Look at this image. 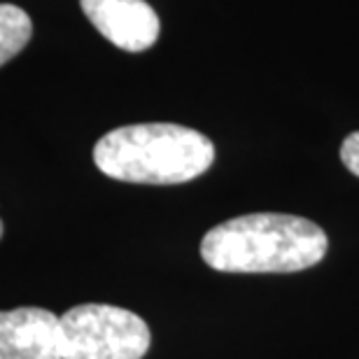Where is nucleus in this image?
<instances>
[{"mask_svg":"<svg viewBox=\"0 0 359 359\" xmlns=\"http://www.w3.org/2000/svg\"><path fill=\"white\" fill-rule=\"evenodd\" d=\"M325 229L297 215L255 212L212 226L201 257L222 273H297L325 259Z\"/></svg>","mask_w":359,"mask_h":359,"instance_id":"1","label":"nucleus"},{"mask_svg":"<svg viewBox=\"0 0 359 359\" xmlns=\"http://www.w3.org/2000/svg\"><path fill=\"white\" fill-rule=\"evenodd\" d=\"M212 161V140L180 124L119 126L93 147L100 173L131 184H182L203 175Z\"/></svg>","mask_w":359,"mask_h":359,"instance_id":"2","label":"nucleus"},{"mask_svg":"<svg viewBox=\"0 0 359 359\" xmlns=\"http://www.w3.org/2000/svg\"><path fill=\"white\" fill-rule=\"evenodd\" d=\"M149 346L147 322L126 308L80 304L61 315V359H142Z\"/></svg>","mask_w":359,"mask_h":359,"instance_id":"3","label":"nucleus"},{"mask_svg":"<svg viewBox=\"0 0 359 359\" xmlns=\"http://www.w3.org/2000/svg\"><path fill=\"white\" fill-rule=\"evenodd\" d=\"M91 26L124 52L140 54L159 40L161 21L147 0H80Z\"/></svg>","mask_w":359,"mask_h":359,"instance_id":"4","label":"nucleus"},{"mask_svg":"<svg viewBox=\"0 0 359 359\" xmlns=\"http://www.w3.org/2000/svg\"><path fill=\"white\" fill-rule=\"evenodd\" d=\"M0 359H61V318L35 306L0 311Z\"/></svg>","mask_w":359,"mask_h":359,"instance_id":"5","label":"nucleus"},{"mask_svg":"<svg viewBox=\"0 0 359 359\" xmlns=\"http://www.w3.org/2000/svg\"><path fill=\"white\" fill-rule=\"evenodd\" d=\"M33 35V21L26 10L12 3H0V66L12 61Z\"/></svg>","mask_w":359,"mask_h":359,"instance_id":"6","label":"nucleus"},{"mask_svg":"<svg viewBox=\"0 0 359 359\" xmlns=\"http://www.w3.org/2000/svg\"><path fill=\"white\" fill-rule=\"evenodd\" d=\"M341 161L353 175L359 177V131L350 133L341 145Z\"/></svg>","mask_w":359,"mask_h":359,"instance_id":"7","label":"nucleus"},{"mask_svg":"<svg viewBox=\"0 0 359 359\" xmlns=\"http://www.w3.org/2000/svg\"><path fill=\"white\" fill-rule=\"evenodd\" d=\"M3 233H5V226H3V219H0V238H3Z\"/></svg>","mask_w":359,"mask_h":359,"instance_id":"8","label":"nucleus"}]
</instances>
